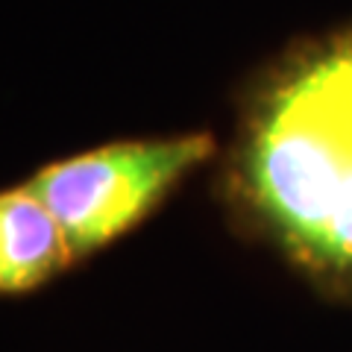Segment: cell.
Instances as JSON below:
<instances>
[{"label": "cell", "instance_id": "cell-1", "mask_svg": "<svg viewBox=\"0 0 352 352\" xmlns=\"http://www.w3.org/2000/svg\"><path fill=\"white\" fill-rule=\"evenodd\" d=\"M217 191L235 229L352 305V24L294 41L252 74Z\"/></svg>", "mask_w": 352, "mask_h": 352}, {"label": "cell", "instance_id": "cell-2", "mask_svg": "<svg viewBox=\"0 0 352 352\" xmlns=\"http://www.w3.org/2000/svg\"><path fill=\"white\" fill-rule=\"evenodd\" d=\"M217 156L212 132L126 138L50 162L27 182L62 226L74 258L115 244Z\"/></svg>", "mask_w": 352, "mask_h": 352}, {"label": "cell", "instance_id": "cell-3", "mask_svg": "<svg viewBox=\"0 0 352 352\" xmlns=\"http://www.w3.org/2000/svg\"><path fill=\"white\" fill-rule=\"evenodd\" d=\"M71 261L62 226L30 185L0 191V294L36 291Z\"/></svg>", "mask_w": 352, "mask_h": 352}]
</instances>
